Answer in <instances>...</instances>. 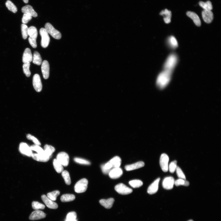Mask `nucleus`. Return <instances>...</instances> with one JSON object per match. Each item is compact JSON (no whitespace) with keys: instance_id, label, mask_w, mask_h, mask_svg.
<instances>
[{"instance_id":"nucleus-1","label":"nucleus","mask_w":221,"mask_h":221,"mask_svg":"<svg viewBox=\"0 0 221 221\" xmlns=\"http://www.w3.org/2000/svg\"><path fill=\"white\" fill-rule=\"evenodd\" d=\"M172 73V71L164 70L160 73L156 81L157 85L159 88L164 89L168 84L171 80Z\"/></svg>"},{"instance_id":"nucleus-2","label":"nucleus","mask_w":221,"mask_h":221,"mask_svg":"<svg viewBox=\"0 0 221 221\" xmlns=\"http://www.w3.org/2000/svg\"><path fill=\"white\" fill-rule=\"evenodd\" d=\"M178 57L176 55H171L166 60L164 65L165 70L172 71L178 62Z\"/></svg>"},{"instance_id":"nucleus-3","label":"nucleus","mask_w":221,"mask_h":221,"mask_svg":"<svg viewBox=\"0 0 221 221\" xmlns=\"http://www.w3.org/2000/svg\"><path fill=\"white\" fill-rule=\"evenodd\" d=\"M88 184V181L86 179L80 180L75 185V192L78 193L85 192L87 189Z\"/></svg>"},{"instance_id":"nucleus-4","label":"nucleus","mask_w":221,"mask_h":221,"mask_svg":"<svg viewBox=\"0 0 221 221\" xmlns=\"http://www.w3.org/2000/svg\"><path fill=\"white\" fill-rule=\"evenodd\" d=\"M45 28L47 32L53 37L56 40H60L62 37L60 33L50 23H47L45 26Z\"/></svg>"},{"instance_id":"nucleus-5","label":"nucleus","mask_w":221,"mask_h":221,"mask_svg":"<svg viewBox=\"0 0 221 221\" xmlns=\"http://www.w3.org/2000/svg\"><path fill=\"white\" fill-rule=\"evenodd\" d=\"M40 33L42 37L41 46L44 48H46L48 46L50 40L48 33L46 29L44 28L40 29Z\"/></svg>"},{"instance_id":"nucleus-6","label":"nucleus","mask_w":221,"mask_h":221,"mask_svg":"<svg viewBox=\"0 0 221 221\" xmlns=\"http://www.w3.org/2000/svg\"><path fill=\"white\" fill-rule=\"evenodd\" d=\"M115 189L119 194L122 195H127L132 192L133 190L123 184H119L117 185Z\"/></svg>"},{"instance_id":"nucleus-7","label":"nucleus","mask_w":221,"mask_h":221,"mask_svg":"<svg viewBox=\"0 0 221 221\" xmlns=\"http://www.w3.org/2000/svg\"><path fill=\"white\" fill-rule=\"evenodd\" d=\"M169 157L165 154H162L160 159V164L163 171L167 172L168 170Z\"/></svg>"},{"instance_id":"nucleus-8","label":"nucleus","mask_w":221,"mask_h":221,"mask_svg":"<svg viewBox=\"0 0 221 221\" xmlns=\"http://www.w3.org/2000/svg\"><path fill=\"white\" fill-rule=\"evenodd\" d=\"M56 159L63 166H67L69 164V157L65 152H60L57 156Z\"/></svg>"},{"instance_id":"nucleus-9","label":"nucleus","mask_w":221,"mask_h":221,"mask_svg":"<svg viewBox=\"0 0 221 221\" xmlns=\"http://www.w3.org/2000/svg\"><path fill=\"white\" fill-rule=\"evenodd\" d=\"M33 84L36 92H41L42 89V85L40 76L39 74H36L33 76Z\"/></svg>"},{"instance_id":"nucleus-10","label":"nucleus","mask_w":221,"mask_h":221,"mask_svg":"<svg viewBox=\"0 0 221 221\" xmlns=\"http://www.w3.org/2000/svg\"><path fill=\"white\" fill-rule=\"evenodd\" d=\"M19 150L22 154L28 157H32L33 154L32 150L27 143H21L19 145Z\"/></svg>"},{"instance_id":"nucleus-11","label":"nucleus","mask_w":221,"mask_h":221,"mask_svg":"<svg viewBox=\"0 0 221 221\" xmlns=\"http://www.w3.org/2000/svg\"><path fill=\"white\" fill-rule=\"evenodd\" d=\"M41 198L42 201L48 208L53 209H56L58 208V204L49 199L46 195H43Z\"/></svg>"},{"instance_id":"nucleus-12","label":"nucleus","mask_w":221,"mask_h":221,"mask_svg":"<svg viewBox=\"0 0 221 221\" xmlns=\"http://www.w3.org/2000/svg\"><path fill=\"white\" fill-rule=\"evenodd\" d=\"M123 174V171L120 167L113 168L109 172V175L110 178L116 179L119 178Z\"/></svg>"},{"instance_id":"nucleus-13","label":"nucleus","mask_w":221,"mask_h":221,"mask_svg":"<svg viewBox=\"0 0 221 221\" xmlns=\"http://www.w3.org/2000/svg\"><path fill=\"white\" fill-rule=\"evenodd\" d=\"M41 70L44 78L48 79L50 73V65L47 60H44L42 62Z\"/></svg>"},{"instance_id":"nucleus-14","label":"nucleus","mask_w":221,"mask_h":221,"mask_svg":"<svg viewBox=\"0 0 221 221\" xmlns=\"http://www.w3.org/2000/svg\"><path fill=\"white\" fill-rule=\"evenodd\" d=\"M175 180L172 177H166L163 182V186L164 189L169 190L173 188Z\"/></svg>"},{"instance_id":"nucleus-15","label":"nucleus","mask_w":221,"mask_h":221,"mask_svg":"<svg viewBox=\"0 0 221 221\" xmlns=\"http://www.w3.org/2000/svg\"><path fill=\"white\" fill-rule=\"evenodd\" d=\"M46 216V214L43 212L39 210H35L31 213L29 218L31 220H39L45 218Z\"/></svg>"},{"instance_id":"nucleus-16","label":"nucleus","mask_w":221,"mask_h":221,"mask_svg":"<svg viewBox=\"0 0 221 221\" xmlns=\"http://www.w3.org/2000/svg\"><path fill=\"white\" fill-rule=\"evenodd\" d=\"M32 157L35 161H37L46 162L48 161L50 158V156H48L45 153L42 154H32Z\"/></svg>"},{"instance_id":"nucleus-17","label":"nucleus","mask_w":221,"mask_h":221,"mask_svg":"<svg viewBox=\"0 0 221 221\" xmlns=\"http://www.w3.org/2000/svg\"><path fill=\"white\" fill-rule=\"evenodd\" d=\"M33 56L31 50L29 48H26L22 56V62L24 63H30L32 60Z\"/></svg>"},{"instance_id":"nucleus-18","label":"nucleus","mask_w":221,"mask_h":221,"mask_svg":"<svg viewBox=\"0 0 221 221\" xmlns=\"http://www.w3.org/2000/svg\"><path fill=\"white\" fill-rule=\"evenodd\" d=\"M204 21L207 24H210L213 19V14L211 10H204L202 13Z\"/></svg>"},{"instance_id":"nucleus-19","label":"nucleus","mask_w":221,"mask_h":221,"mask_svg":"<svg viewBox=\"0 0 221 221\" xmlns=\"http://www.w3.org/2000/svg\"><path fill=\"white\" fill-rule=\"evenodd\" d=\"M160 179V178L157 179L148 187V192L149 194H154L158 191Z\"/></svg>"},{"instance_id":"nucleus-20","label":"nucleus","mask_w":221,"mask_h":221,"mask_svg":"<svg viewBox=\"0 0 221 221\" xmlns=\"http://www.w3.org/2000/svg\"><path fill=\"white\" fill-rule=\"evenodd\" d=\"M21 10L23 13L30 14L32 17H37V13L34 9L33 7L30 5H26L23 7Z\"/></svg>"},{"instance_id":"nucleus-21","label":"nucleus","mask_w":221,"mask_h":221,"mask_svg":"<svg viewBox=\"0 0 221 221\" xmlns=\"http://www.w3.org/2000/svg\"><path fill=\"white\" fill-rule=\"evenodd\" d=\"M187 16L191 19L193 21L195 25L198 27L201 26V20L198 15L195 13L191 12H188L186 13Z\"/></svg>"},{"instance_id":"nucleus-22","label":"nucleus","mask_w":221,"mask_h":221,"mask_svg":"<svg viewBox=\"0 0 221 221\" xmlns=\"http://www.w3.org/2000/svg\"><path fill=\"white\" fill-rule=\"evenodd\" d=\"M145 164L143 162L140 161L132 164L126 165L125 168L127 171H131L141 168Z\"/></svg>"},{"instance_id":"nucleus-23","label":"nucleus","mask_w":221,"mask_h":221,"mask_svg":"<svg viewBox=\"0 0 221 221\" xmlns=\"http://www.w3.org/2000/svg\"><path fill=\"white\" fill-rule=\"evenodd\" d=\"M160 14L164 16V20L165 23L168 24L171 22L172 17L171 11L166 9L162 10L160 13Z\"/></svg>"},{"instance_id":"nucleus-24","label":"nucleus","mask_w":221,"mask_h":221,"mask_svg":"<svg viewBox=\"0 0 221 221\" xmlns=\"http://www.w3.org/2000/svg\"><path fill=\"white\" fill-rule=\"evenodd\" d=\"M115 201L113 198H111L108 199H102L99 202L101 205L104 208L107 209H110L112 207L113 204Z\"/></svg>"},{"instance_id":"nucleus-25","label":"nucleus","mask_w":221,"mask_h":221,"mask_svg":"<svg viewBox=\"0 0 221 221\" xmlns=\"http://www.w3.org/2000/svg\"><path fill=\"white\" fill-rule=\"evenodd\" d=\"M32 62L34 64L38 66L40 65L42 63V58L40 53L37 51L34 52Z\"/></svg>"},{"instance_id":"nucleus-26","label":"nucleus","mask_w":221,"mask_h":221,"mask_svg":"<svg viewBox=\"0 0 221 221\" xmlns=\"http://www.w3.org/2000/svg\"><path fill=\"white\" fill-rule=\"evenodd\" d=\"M112 165L113 168L119 167L121 166L122 161L121 158L118 156L114 157L109 162Z\"/></svg>"},{"instance_id":"nucleus-27","label":"nucleus","mask_w":221,"mask_h":221,"mask_svg":"<svg viewBox=\"0 0 221 221\" xmlns=\"http://www.w3.org/2000/svg\"><path fill=\"white\" fill-rule=\"evenodd\" d=\"M28 34L30 37L36 40L38 32L37 29L35 27L31 26L28 28Z\"/></svg>"},{"instance_id":"nucleus-28","label":"nucleus","mask_w":221,"mask_h":221,"mask_svg":"<svg viewBox=\"0 0 221 221\" xmlns=\"http://www.w3.org/2000/svg\"><path fill=\"white\" fill-rule=\"evenodd\" d=\"M75 199V196L72 194H65L60 197V200L63 202H68L73 201Z\"/></svg>"},{"instance_id":"nucleus-29","label":"nucleus","mask_w":221,"mask_h":221,"mask_svg":"<svg viewBox=\"0 0 221 221\" xmlns=\"http://www.w3.org/2000/svg\"><path fill=\"white\" fill-rule=\"evenodd\" d=\"M53 164L54 168L57 173H60L63 171L64 168L63 166L56 159H55L53 160Z\"/></svg>"},{"instance_id":"nucleus-30","label":"nucleus","mask_w":221,"mask_h":221,"mask_svg":"<svg viewBox=\"0 0 221 221\" xmlns=\"http://www.w3.org/2000/svg\"><path fill=\"white\" fill-rule=\"evenodd\" d=\"M7 8L12 12L15 13L18 11L17 6L10 0H7L5 3Z\"/></svg>"},{"instance_id":"nucleus-31","label":"nucleus","mask_w":221,"mask_h":221,"mask_svg":"<svg viewBox=\"0 0 221 221\" xmlns=\"http://www.w3.org/2000/svg\"><path fill=\"white\" fill-rule=\"evenodd\" d=\"M200 6L204 10H211L213 9L212 3L210 1H208L206 2L200 1L199 3Z\"/></svg>"},{"instance_id":"nucleus-32","label":"nucleus","mask_w":221,"mask_h":221,"mask_svg":"<svg viewBox=\"0 0 221 221\" xmlns=\"http://www.w3.org/2000/svg\"><path fill=\"white\" fill-rule=\"evenodd\" d=\"M44 152L45 154L51 157L52 154L55 150V148L53 146L46 144L44 146Z\"/></svg>"},{"instance_id":"nucleus-33","label":"nucleus","mask_w":221,"mask_h":221,"mask_svg":"<svg viewBox=\"0 0 221 221\" xmlns=\"http://www.w3.org/2000/svg\"><path fill=\"white\" fill-rule=\"evenodd\" d=\"M168 42L172 48L175 49L178 47L177 41L175 38L173 36H171L168 38Z\"/></svg>"},{"instance_id":"nucleus-34","label":"nucleus","mask_w":221,"mask_h":221,"mask_svg":"<svg viewBox=\"0 0 221 221\" xmlns=\"http://www.w3.org/2000/svg\"><path fill=\"white\" fill-rule=\"evenodd\" d=\"M62 175L66 184L68 185H70L71 181L69 173L66 171H64L62 172Z\"/></svg>"},{"instance_id":"nucleus-35","label":"nucleus","mask_w":221,"mask_h":221,"mask_svg":"<svg viewBox=\"0 0 221 221\" xmlns=\"http://www.w3.org/2000/svg\"><path fill=\"white\" fill-rule=\"evenodd\" d=\"M129 184L133 188H137L143 185V182L139 180H134L129 181Z\"/></svg>"},{"instance_id":"nucleus-36","label":"nucleus","mask_w":221,"mask_h":221,"mask_svg":"<svg viewBox=\"0 0 221 221\" xmlns=\"http://www.w3.org/2000/svg\"><path fill=\"white\" fill-rule=\"evenodd\" d=\"M174 184L176 186H188L189 185V183L188 181L186 180L179 179L175 181Z\"/></svg>"},{"instance_id":"nucleus-37","label":"nucleus","mask_w":221,"mask_h":221,"mask_svg":"<svg viewBox=\"0 0 221 221\" xmlns=\"http://www.w3.org/2000/svg\"><path fill=\"white\" fill-rule=\"evenodd\" d=\"M60 192L58 190L49 193L47 194V197L50 200L53 201H55L57 200V197L59 195Z\"/></svg>"},{"instance_id":"nucleus-38","label":"nucleus","mask_w":221,"mask_h":221,"mask_svg":"<svg viewBox=\"0 0 221 221\" xmlns=\"http://www.w3.org/2000/svg\"><path fill=\"white\" fill-rule=\"evenodd\" d=\"M21 28L23 39L26 40L27 39L28 36V28L27 25L24 24L21 25Z\"/></svg>"},{"instance_id":"nucleus-39","label":"nucleus","mask_w":221,"mask_h":221,"mask_svg":"<svg viewBox=\"0 0 221 221\" xmlns=\"http://www.w3.org/2000/svg\"><path fill=\"white\" fill-rule=\"evenodd\" d=\"M32 205V208L35 210L43 209L45 208V206L44 204L37 202H33Z\"/></svg>"},{"instance_id":"nucleus-40","label":"nucleus","mask_w":221,"mask_h":221,"mask_svg":"<svg viewBox=\"0 0 221 221\" xmlns=\"http://www.w3.org/2000/svg\"><path fill=\"white\" fill-rule=\"evenodd\" d=\"M30 63H24L23 65V69L24 73L27 77H29L31 75V72L30 70Z\"/></svg>"},{"instance_id":"nucleus-41","label":"nucleus","mask_w":221,"mask_h":221,"mask_svg":"<svg viewBox=\"0 0 221 221\" xmlns=\"http://www.w3.org/2000/svg\"><path fill=\"white\" fill-rule=\"evenodd\" d=\"M30 148L32 150L37 152V154H42L44 153V150L40 146L37 145H33Z\"/></svg>"},{"instance_id":"nucleus-42","label":"nucleus","mask_w":221,"mask_h":221,"mask_svg":"<svg viewBox=\"0 0 221 221\" xmlns=\"http://www.w3.org/2000/svg\"><path fill=\"white\" fill-rule=\"evenodd\" d=\"M32 19V16L29 14H24L22 19L23 24H26Z\"/></svg>"},{"instance_id":"nucleus-43","label":"nucleus","mask_w":221,"mask_h":221,"mask_svg":"<svg viewBox=\"0 0 221 221\" xmlns=\"http://www.w3.org/2000/svg\"><path fill=\"white\" fill-rule=\"evenodd\" d=\"M74 161L76 163L85 165H90V163L87 160L81 158H75L74 159Z\"/></svg>"},{"instance_id":"nucleus-44","label":"nucleus","mask_w":221,"mask_h":221,"mask_svg":"<svg viewBox=\"0 0 221 221\" xmlns=\"http://www.w3.org/2000/svg\"><path fill=\"white\" fill-rule=\"evenodd\" d=\"M177 161H174L171 162L168 166V170L171 173H173L176 171L177 167Z\"/></svg>"},{"instance_id":"nucleus-45","label":"nucleus","mask_w":221,"mask_h":221,"mask_svg":"<svg viewBox=\"0 0 221 221\" xmlns=\"http://www.w3.org/2000/svg\"><path fill=\"white\" fill-rule=\"evenodd\" d=\"M27 138L28 140H32L35 144L39 146L41 145V143L39 140L36 138L35 137L31 135L30 134H27Z\"/></svg>"},{"instance_id":"nucleus-46","label":"nucleus","mask_w":221,"mask_h":221,"mask_svg":"<svg viewBox=\"0 0 221 221\" xmlns=\"http://www.w3.org/2000/svg\"><path fill=\"white\" fill-rule=\"evenodd\" d=\"M176 171L177 176L179 179H186L185 174L179 166H177Z\"/></svg>"},{"instance_id":"nucleus-47","label":"nucleus","mask_w":221,"mask_h":221,"mask_svg":"<svg viewBox=\"0 0 221 221\" xmlns=\"http://www.w3.org/2000/svg\"><path fill=\"white\" fill-rule=\"evenodd\" d=\"M77 215L76 212H72L68 213L67 214L66 219L75 220L77 218Z\"/></svg>"},{"instance_id":"nucleus-48","label":"nucleus","mask_w":221,"mask_h":221,"mask_svg":"<svg viewBox=\"0 0 221 221\" xmlns=\"http://www.w3.org/2000/svg\"><path fill=\"white\" fill-rule=\"evenodd\" d=\"M29 42L31 46L34 48H35L37 47V44L36 40L32 39V38L29 37L28 39Z\"/></svg>"},{"instance_id":"nucleus-49","label":"nucleus","mask_w":221,"mask_h":221,"mask_svg":"<svg viewBox=\"0 0 221 221\" xmlns=\"http://www.w3.org/2000/svg\"><path fill=\"white\" fill-rule=\"evenodd\" d=\"M101 167L103 173L105 174H109V172L112 169L108 170L105 169L104 167V164L101 165Z\"/></svg>"},{"instance_id":"nucleus-50","label":"nucleus","mask_w":221,"mask_h":221,"mask_svg":"<svg viewBox=\"0 0 221 221\" xmlns=\"http://www.w3.org/2000/svg\"><path fill=\"white\" fill-rule=\"evenodd\" d=\"M104 166L105 168L107 169H111L113 168L112 164L109 162L104 164Z\"/></svg>"},{"instance_id":"nucleus-51","label":"nucleus","mask_w":221,"mask_h":221,"mask_svg":"<svg viewBox=\"0 0 221 221\" xmlns=\"http://www.w3.org/2000/svg\"><path fill=\"white\" fill-rule=\"evenodd\" d=\"M65 221H78L77 219L75 220H69L66 219Z\"/></svg>"},{"instance_id":"nucleus-52","label":"nucleus","mask_w":221,"mask_h":221,"mask_svg":"<svg viewBox=\"0 0 221 221\" xmlns=\"http://www.w3.org/2000/svg\"><path fill=\"white\" fill-rule=\"evenodd\" d=\"M23 1L26 4H27L29 0H23Z\"/></svg>"},{"instance_id":"nucleus-53","label":"nucleus","mask_w":221,"mask_h":221,"mask_svg":"<svg viewBox=\"0 0 221 221\" xmlns=\"http://www.w3.org/2000/svg\"><path fill=\"white\" fill-rule=\"evenodd\" d=\"M188 221H194L193 220H189Z\"/></svg>"}]
</instances>
